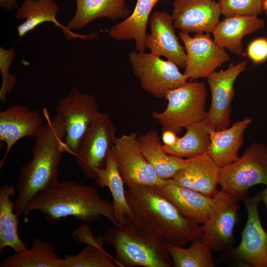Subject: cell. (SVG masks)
<instances>
[{
	"label": "cell",
	"mask_w": 267,
	"mask_h": 267,
	"mask_svg": "<svg viewBox=\"0 0 267 267\" xmlns=\"http://www.w3.org/2000/svg\"><path fill=\"white\" fill-rule=\"evenodd\" d=\"M17 0H0V7L6 10H11L17 8Z\"/></svg>",
	"instance_id": "cell-37"
},
{
	"label": "cell",
	"mask_w": 267,
	"mask_h": 267,
	"mask_svg": "<svg viewBox=\"0 0 267 267\" xmlns=\"http://www.w3.org/2000/svg\"><path fill=\"white\" fill-rule=\"evenodd\" d=\"M247 54L255 64L267 59V39L259 38L252 41L248 46Z\"/></svg>",
	"instance_id": "cell-34"
},
{
	"label": "cell",
	"mask_w": 267,
	"mask_h": 267,
	"mask_svg": "<svg viewBox=\"0 0 267 267\" xmlns=\"http://www.w3.org/2000/svg\"><path fill=\"white\" fill-rule=\"evenodd\" d=\"M61 267H119V266L103 247L89 244L77 255L66 256L63 259Z\"/></svg>",
	"instance_id": "cell-31"
},
{
	"label": "cell",
	"mask_w": 267,
	"mask_h": 267,
	"mask_svg": "<svg viewBox=\"0 0 267 267\" xmlns=\"http://www.w3.org/2000/svg\"><path fill=\"white\" fill-rule=\"evenodd\" d=\"M137 140L145 158L162 180L172 178L184 166L185 159L168 154L164 151L156 130H150L137 135Z\"/></svg>",
	"instance_id": "cell-24"
},
{
	"label": "cell",
	"mask_w": 267,
	"mask_h": 267,
	"mask_svg": "<svg viewBox=\"0 0 267 267\" xmlns=\"http://www.w3.org/2000/svg\"><path fill=\"white\" fill-rule=\"evenodd\" d=\"M148 23L150 33L146 35V47L151 54L164 56L184 68L186 52L176 34L172 14L165 10L155 11L150 16Z\"/></svg>",
	"instance_id": "cell-16"
},
{
	"label": "cell",
	"mask_w": 267,
	"mask_h": 267,
	"mask_svg": "<svg viewBox=\"0 0 267 267\" xmlns=\"http://www.w3.org/2000/svg\"><path fill=\"white\" fill-rule=\"evenodd\" d=\"M263 8V11L267 14V0H264Z\"/></svg>",
	"instance_id": "cell-39"
},
{
	"label": "cell",
	"mask_w": 267,
	"mask_h": 267,
	"mask_svg": "<svg viewBox=\"0 0 267 267\" xmlns=\"http://www.w3.org/2000/svg\"><path fill=\"white\" fill-rule=\"evenodd\" d=\"M225 17L235 15H257L263 12L264 0H217Z\"/></svg>",
	"instance_id": "cell-33"
},
{
	"label": "cell",
	"mask_w": 267,
	"mask_h": 267,
	"mask_svg": "<svg viewBox=\"0 0 267 267\" xmlns=\"http://www.w3.org/2000/svg\"><path fill=\"white\" fill-rule=\"evenodd\" d=\"M247 61L229 64L225 70L215 71L207 79L211 92V104L206 119L212 129L222 130L230 126L234 84L238 76L247 68Z\"/></svg>",
	"instance_id": "cell-13"
},
{
	"label": "cell",
	"mask_w": 267,
	"mask_h": 267,
	"mask_svg": "<svg viewBox=\"0 0 267 267\" xmlns=\"http://www.w3.org/2000/svg\"><path fill=\"white\" fill-rule=\"evenodd\" d=\"M77 0H75V1H77Z\"/></svg>",
	"instance_id": "cell-40"
},
{
	"label": "cell",
	"mask_w": 267,
	"mask_h": 267,
	"mask_svg": "<svg viewBox=\"0 0 267 267\" xmlns=\"http://www.w3.org/2000/svg\"><path fill=\"white\" fill-rule=\"evenodd\" d=\"M65 127L64 142L67 152L73 154L89 125L101 114L94 96L81 92L74 86L54 108Z\"/></svg>",
	"instance_id": "cell-9"
},
{
	"label": "cell",
	"mask_w": 267,
	"mask_h": 267,
	"mask_svg": "<svg viewBox=\"0 0 267 267\" xmlns=\"http://www.w3.org/2000/svg\"><path fill=\"white\" fill-rule=\"evenodd\" d=\"M16 186L4 184L0 187V254L6 247L15 253L28 248L27 243L18 234V214L14 213V202L10 197L16 192Z\"/></svg>",
	"instance_id": "cell-26"
},
{
	"label": "cell",
	"mask_w": 267,
	"mask_h": 267,
	"mask_svg": "<svg viewBox=\"0 0 267 267\" xmlns=\"http://www.w3.org/2000/svg\"><path fill=\"white\" fill-rule=\"evenodd\" d=\"M221 168L207 152L185 159L184 166L170 182L205 195L214 197L218 192Z\"/></svg>",
	"instance_id": "cell-18"
},
{
	"label": "cell",
	"mask_w": 267,
	"mask_h": 267,
	"mask_svg": "<svg viewBox=\"0 0 267 267\" xmlns=\"http://www.w3.org/2000/svg\"><path fill=\"white\" fill-rule=\"evenodd\" d=\"M207 95L204 82H187L169 91L165 97L168 101L165 109L153 112L152 116L161 126L162 132L172 130L178 134L181 129L207 118Z\"/></svg>",
	"instance_id": "cell-5"
},
{
	"label": "cell",
	"mask_w": 267,
	"mask_h": 267,
	"mask_svg": "<svg viewBox=\"0 0 267 267\" xmlns=\"http://www.w3.org/2000/svg\"><path fill=\"white\" fill-rule=\"evenodd\" d=\"M63 259L48 242L35 237L32 248L3 259L0 267H61Z\"/></svg>",
	"instance_id": "cell-28"
},
{
	"label": "cell",
	"mask_w": 267,
	"mask_h": 267,
	"mask_svg": "<svg viewBox=\"0 0 267 267\" xmlns=\"http://www.w3.org/2000/svg\"><path fill=\"white\" fill-rule=\"evenodd\" d=\"M185 134L178 137L172 146L163 144L168 154L182 158H189L207 152L210 142V127L206 119L197 122L185 128Z\"/></svg>",
	"instance_id": "cell-29"
},
{
	"label": "cell",
	"mask_w": 267,
	"mask_h": 267,
	"mask_svg": "<svg viewBox=\"0 0 267 267\" xmlns=\"http://www.w3.org/2000/svg\"><path fill=\"white\" fill-rule=\"evenodd\" d=\"M261 199V201H263L267 209V185L265 189L258 193Z\"/></svg>",
	"instance_id": "cell-38"
},
{
	"label": "cell",
	"mask_w": 267,
	"mask_h": 267,
	"mask_svg": "<svg viewBox=\"0 0 267 267\" xmlns=\"http://www.w3.org/2000/svg\"><path fill=\"white\" fill-rule=\"evenodd\" d=\"M186 52L183 74L191 80L207 78L216 69L230 60L225 49L219 46L210 34L196 33L191 37L179 32Z\"/></svg>",
	"instance_id": "cell-12"
},
{
	"label": "cell",
	"mask_w": 267,
	"mask_h": 267,
	"mask_svg": "<svg viewBox=\"0 0 267 267\" xmlns=\"http://www.w3.org/2000/svg\"><path fill=\"white\" fill-rule=\"evenodd\" d=\"M259 184L267 185V145L256 142L241 157L221 168L219 184L223 192L242 200L250 188Z\"/></svg>",
	"instance_id": "cell-6"
},
{
	"label": "cell",
	"mask_w": 267,
	"mask_h": 267,
	"mask_svg": "<svg viewBox=\"0 0 267 267\" xmlns=\"http://www.w3.org/2000/svg\"><path fill=\"white\" fill-rule=\"evenodd\" d=\"M15 54L14 46L8 49L0 47V71L2 77L0 100L3 104L6 102V95H10L17 82L15 76L9 72Z\"/></svg>",
	"instance_id": "cell-32"
},
{
	"label": "cell",
	"mask_w": 267,
	"mask_h": 267,
	"mask_svg": "<svg viewBox=\"0 0 267 267\" xmlns=\"http://www.w3.org/2000/svg\"><path fill=\"white\" fill-rule=\"evenodd\" d=\"M214 197V209L208 220L202 225V238L212 251H226L232 247L234 242L233 231L240 200L222 190H219Z\"/></svg>",
	"instance_id": "cell-14"
},
{
	"label": "cell",
	"mask_w": 267,
	"mask_h": 267,
	"mask_svg": "<svg viewBox=\"0 0 267 267\" xmlns=\"http://www.w3.org/2000/svg\"><path fill=\"white\" fill-rule=\"evenodd\" d=\"M59 7L55 0H25L18 7L15 15L16 19H25L17 27L18 35L21 38L28 32L34 30L40 24L47 22H52L55 27L61 28L66 38L71 40L76 38L86 40L97 36L96 33L79 35L74 33L67 26L60 23L56 19Z\"/></svg>",
	"instance_id": "cell-19"
},
{
	"label": "cell",
	"mask_w": 267,
	"mask_h": 267,
	"mask_svg": "<svg viewBox=\"0 0 267 267\" xmlns=\"http://www.w3.org/2000/svg\"><path fill=\"white\" fill-rule=\"evenodd\" d=\"M265 20L257 15H235L220 21L212 32L220 47L237 55L244 53L243 38L265 27Z\"/></svg>",
	"instance_id": "cell-21"
},
{
	"label": "cell",
	"mask_w": 267,
	"mask_h": 267,
	"mask_svg": "<svg viewBox=\"0 0 267 267\" xmlns=\"http://www.w3.org/2000/svg\"><path fill=\"white\" fill-rule=\"evenodd\" d=\"M76 2V12L67 25L70 30L82 29L96 19H125L131 14L125 0H77Z\"/></svg>",
	"instance_id": "cell-23"
},
{
	"label": "cell",
	"mask_w": 267,
	"mask_h": 267,
	"mask_svg": "<svg viewBox=\"0 0 267 267\" xmlns=\"http://www.w3.org/2000/svg\"><path fill=\"white\" fill-rule=\"evenodd\" d=\"M159 0H137L133 13L107 30L109 36L118 41L134 39L135 50L144 51L147 24L153 7Z\"/></svg>",
	"instance_id": "cell-25"
},
{
	"label": "cell",
	"mask_w": 267,
	"mask_h": 267,
	"mask_svg": "<svg viewBox=\"0 0 267 267\" xmlns=\"http://www.w3.org/2000/svg\"><path fill=\"white\" fill-rule=\"evenodd\" d=\"M247 211V220L241 231L239 245L225 251L247 267H267V232L263 228L258 213L261 201L259 194H248L242 200Z\"/></svg>",
	"instance_id": "cell-11"
},
{
	"label": "cell",
	"mask_w": 267,
	"mask_h": 267,
	"mask_svg": "<svg viewBox=\"0 0 267 267\" xmlns=\"http://www.w3.org/2000/svg\"><path fill=\"white\" fill-rule=\"evenodd\" d=\"M222 15L216 0H174L173 24L184 33H212Z\"/></svg>",
	"instance_id": "cell-15"
},
{
	"label": "cell",
	"mask_w": 267,
	"mask_h": 267,
	"mask_svg": "<svg viewBox=\"0 0 267 267\" xmlns=\"http://www.w3.org/2000/svg\"><path fill=\"white\" fill-rule=\"evenodd\" d=\"M174 267H214L210 245L202 237L190 243L187 248L168 243Z\"/></svg>",
	"instance_id": "cell-30"
},
{
	"label": "cell",
	"mask_w": 267,
	"mask_h": 267,
	"mask_svg": "<svg viewBox=\"0 0 267 267\" xmlns=\"http://www.w3.org/2000/svg\"><path fill=\"white\" fill-rule=\"evenodd\" d=\"M44 116L26 105H12L0 112V140L6 145L0 162L2 168L8 153L19 140L34 137L44 123Z\"/></svg>",
	"instance_id": "cell-17"
},
{
	"label": "cell",
	"mask_w": 267,
	"mask_h": 267,
	"mask_svg": "<svg viewBox=\"0 0 267 267\" xmlns=\"http://www.w3.org/2000/svg\"><path fill=\"white\" fill-rule=\"evenodd\" d=\"M95 181L100 186L107 187L110 190L117 222H124L127 216H134L126 198L124 180L110 151L107 155L105 168L97 172Z\"/></svg>",
	"instance_id": "cell-27"
},
{
	"label": "cell",
	"mask_w": 267,
	"mask_h": 267,
	"mask_svg": "<svg viewBox=\"0 0 267 267\" xmlns=\"http://www.w3.org/2000/svg\"><path fill=\"white\" fill-rule=\"evenodd\" d=\"M104 242L115 250L119 267H170L173 261L167 243L149 221L127 216L102 235Z\"/></svg>",
	"instance_id": "cell-3"
},
{
	"label": "cell",
	"mask_w": 267,
	"mask_h": 267,
	"mask_svg": "<svg viewBox=\"0 0 267 267\" xmlns=\"http://www.w3.org/2000/svg\"><path fill=\"white\" fill-rule=\"evenodd\" d=\"M34 210H39L51 222L68 216L89 222L103 216L113 224L117 223L112 203L102 198L96 189L68 179L58 181L30 200L23 213L26 222Z\"/></svg>",
	"instance_id": "cell-2"
},
{
	"label": "cell",
	"mask_w": 267,
	"mask_h": 267,
	"mask_svg": "<svg viewBox=\"0 0 267 267\" xmlns=\"http://www.w3.org/2000/svg\"><path fill=\"white\" fill-rule=\"evenodd\" d=\"M129 59L134 75L141 88L157 98L187 82L188 79L178 66L168 60L144 51H131Z\"/></svg>",
	"instance_id": "cell-8"
},
{
	"label": "cell",
	"mask_w": 267,
	"mask_h": 267,
	"mask_svg": "<svg viewBox=\"0 0 267 267\" xmlns=\"http://www.w3.org/2000/svg\"><path fill=\"white\" fill-rule=\"evenodd\" d=\"M137 135L132 132L117 137L110 150L124 183L128 186L164 184L167 180L159 177L143 156Z\"/></svg>",
	"instance_id": "cell-10"
},
{
	"label": "cell",
	"mask_w": 267,
	"mask_h": 267,
	"mask_svg": "<svg viewBox=\"0 0 267 267\" xmlns=\"http://www.w3.org/2000/svg\"><path fill=\"white\" fill-rule=\"evenodd\" d=\"M126 196L134 216L151 222L167 243L183 247L202 237V226L182 215L156 186H128Z\"/></svg>",
	"instance_id": "cell-4"
},
{
	"label": "cell",
	"mask_w": 267,
	"mask_h": 267,
	"mask_svg": "<svg viewBox=\"0 0 267 267\" xmlns=\"http://www.w3.org/2000/svg\"><path fill=\"white\" fill-rule=\"evenodd\" d=\"M115 131L109 114L101 113L79 140L73 154L87 178L95 179L97 172L105 168L107 155L117 137Z\"/></svg>",
	"instance_id": "cell-7"
},
{
	"label": "cell",
	"mask_w": 267,
	"mask_h": 267,
	"mask_svg": "<svg viewBox=\"0 0 267 267\" xmlns=\"http://www.w3.org/2000/svg\"><path fill=\"white\" fill-rule=\"evenodd\" d=\"M177 134L172 130H166L162 132V141L163 144L167 146L174 145L178 139Z\"/></svg>",
	"instance_id": "cell-36"
},
{
	"label": "cell",
	"mask_w": 267,
	"mask_h": 267,
	"mask_svg": "<svg viewBox=\"0 0 267 267\" xmlns=\"http://www.w3.org/2000/svg\"><path fill=\"white\" fill-rule=\"evenodd\" d=\"M73 238L78 242L103 247L104 242L102 236H94L89 226L82 224L75 229L72 233Z\"/></svg>",
	"instance_id": "cell-35"
},
{
	"label": "cell",
	"mask_w": 267,
	"mask_h": 267,
	"mask_svg": "<svg viewBox=\"0 0 267 267\" xmlns=\"http://www.w3.org/2000/svg\"><path fill=\"white\" fill-rule=\"evenodd\" d=\"M158 191L170 201L185 218L197 224L208 220L215 205L214 197L178 186L167 179L156 186Z\"/></svg>",
	"instance_id": "cell-20"
},
{
	"label": "cell",
	"mask_w": 267,
	"mask_h": 267,
	"mask_svg": "<svg viewBox=\"0 0 267 267\" xmlns=\"http://www.w3.org/2000/svg\"><path fill=\"white\" fill-rule=\"evenodd\" d=\"M42 114L45 122L34 136L32 158L21 167L17 179L18 194L13 202L19 215H23L26 205L36 195L59 181L60 164L67 152L63 120L56 114L50 116L46 108Z\"/></svg>",
	"instance_id": "cell-1"
},
{
	"label": "cell",
	"mask_w": 267,
	"mask_h": 267,
	"mask_svg": "<svg viewBox=\"0 0 267 267\" xmlns=\"http://www.w3.org/2000/svg\"><path fill=\"white\" fill-rule=\"evenodd\" d=\"M252 122L251 118L245 117L225 129L211 130L207 153L220 168L239 158L238 152L244 143V133Z\"/></svg>",
	"instance_id": "cell-22"
}]
</instances>
